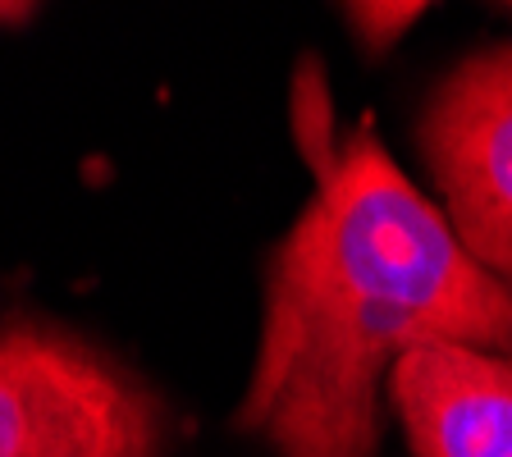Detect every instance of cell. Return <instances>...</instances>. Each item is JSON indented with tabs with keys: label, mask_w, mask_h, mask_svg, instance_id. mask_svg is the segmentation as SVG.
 Returning <instances> with one entry per match:
<instances>
[{
	"label": "cell",
	"mask_w": 512,
	"mask_h": 457,
	"mask_svg": "<svg viewBox=\"0 0 512 457\" xmlns=\"http://www.w3.org/2000/svg\"><path fill=\"white\" fill-rule=\"evenodd\" d=\"M416 457H512V357L458 343L416 348L389 375Z\"/></svg>",
	"instance_id": "cell-4"
},
{
	"label": "cell",
	"mask_w": 512,
	"mask_h": 457,
	"mask_svg": "<svg viewBox=\"0 0 512 457\" xmlns=\"http://www.w3.org/2000/svg\"><path fill=\"white\" fill-rule=\"evenodd\" d=\"M435 343L512 357V288L462 247L362 119L270 261L238 426L279 457H375L380 384Z\"/></svg>",
	"instance_id": "cell-1"
},
{
	"label": "cell",
	"mask_w": 512,
	"mask_h": 457,
	"mask_svg": "<svg viewBox=\"0 0 512 457\" xmlns=\"http://www.w3.org/2000/svg\"><path fill=\"white\" fill-rule=\"evenodd\" d=\"M32 5H0V23H23V19H32Z\"/></svg>",
	"instance_id": "cell-6"
},
{
	"label": "cell",
	"mask_w": 512,
	"mask_h": 457,
	"mask_svg": "<svg viewBox=\"0 0 512 457\" xmlns=\"http://www.w3.org/2000/svg\"><path fill=\"white\" fill-rule=\"evenodd\" d=\"M0 457H160V412L92 343L14 320L0 330Z\"/></svg>",
	"instance_id": "cell-2"
},
{
	"label": "cell",
	"mask_w": 512,
	"mask_h": 457,
	"mask_svg": "<svg viewBox=\"0 0 512 457\" xmlns=\"http://www.w3.org/2000/svg\"><path fill=\"white\" fill-rule=\"evenodd\" d=\"M416 138L444 192L453 234L512 288V42L453 64Z\"/></svg>",
	"instance_id": "cell-3"
},
{
	"label": "cell",
	"mask_w": 512,
	"mask_h": 457,
	"mask_svg": "<svg viewBox=\"0 0 512 457\" xmlns=\"http://www.w3.org/2000/svg\"><path fill=\"white\" fill-rule=\"evenodd\" d=\"M421 14H426V5H375L371 0V5H348V28L357 32V42H362L366 51L380 55V51H389Z\"/></svg>",
	"instance_id": "cell-5"
}]
</instances>
